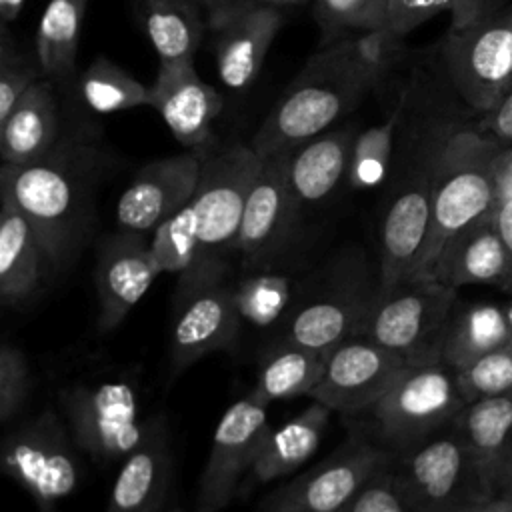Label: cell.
<instances>
[{
	"label": "cell",
	"instance_id": "cell-1",
	"mask_svg": "<svg viewBox=\"0 0 512 512\" xmlns=\"http://www.w3.org/2000/svg\"><path fill=\"white\" fill-rule=\"evenodd\" d=\"M400 48L382 30L322 46L262 120L250 142L254 152L266 158L326 132L356 110Z\"/></svg>",
	"mask_w": 512,
	"mask_h": 512
},
{
	"label": "cell",
	"instance_id": "cell-2",
	"mask_svg": "<svg viewBox=\"0 0 512 512\" xmlns=\"http://www.w3.org/2000/svg\"><path fill=\"white\" fill-rule=\"evenodd\" d=\"M108 160L96 142L66 136L34 162L2 164L0 192L30 220L56 270L70 264L88 234L96 186Z\"/></svg>",
	"mask_w": 512,
	"mask_h": 512
},
{
	"label": "cell",
	"instance_id": "cell-3",
	"mask_svg": "<svg viewBox=\"0 0 512 512\" xmlns=\"http://www.w3.org/2000/svg\"><path fill=\"white\" fill-rule=\"evenodd\" d=\"M262 158L246 144L202 150V172L192 200L186 204L198 232V264L194 272L178 282L176 296L200 290L224 280L226 262L236 252L240 222L250 186L260 170Z\"/></svg>",
	"mask_w": 512,
	"mask_h": 512
},
{
	"label": "cell",
	"instance_id": "cell-4",
	"mask_svg": "<svg viewBox=\"0 0 512 512\" xmlns=\"http://www.w3.org/2000/svg\"><path fill=\"white\" fill-rule=\"evenodd\" d=\"M500 148L476 126L456 128L448 136L434 170L430 228L414 278H430L446 244L494 210V156Z\"/></svg>",
	"mask_w": 512,
	"mask_h": 512
},
{
	"label": "cell",
	"instance_id": "cell-5",
	"mask_svg": "<svg viewBox=\"0 0 512 512\" xmlns=\"http://www.w3.org/2000/svg\"><path fill=\"white\" fill-rule=\"evenodd\" d=\"M456 372L442 364H410L388 392L360 418L366 438L400 454L448 428L464 410Z\"/></svg>",
	"mask_w": 512,
	"mask_h": 512
},
{
	"label": "cell",
	"instance_id": "cell-6",
	"mask_svg": "<svg viewBox=\"0 0 512 512\" xmlns=\"http://www.w3.org/2000/svg\"><path fill=\"white\" fill-rule=\"evenodd\" d=\"M394 470L414 512H464L494 496L476 456L454 424L396 454Z\"/></svg>",
	"mask_w": 512,
	"mask_h": 512
},
{
	"label": "cell",
	"instance_id": "cell-7",
	"mask_svg": "<svg viewBox=\"0 0 512 512\" xmlns=\"http://www.w3.org/2000/svg\"><path fill=\"white\" fill-rule=\"evenodd\" d=\"M458 300V290L434 278L406 280L378 292L358 336L374 340L410 364L440 362L442 338Z\"/></svg>",
	"mask_w": 512,
	"mask_h": 512
},
{
	"label": "cell",
	"instance_id": "cell-8",
	"mask_svg": "<svg viewBox=\"0 0 512 512\" xmlns=\"http://www.w3.org/2000/svg\"><path fill=\"white\" fill-rule=\"evenodd\" d=\"M378 292L380 282L370 278L364 256H346L314 294L284 316L276 342L330 352L362 332Z\"/></svg>",
	"mask_w": 512,
	"mask_h": 512
},
{
	"label": "cell",
	"instance_id": "cell-9",
	"mask_svg": "<svg viewBox=\"0 0 512 512\" xmlns=\"http://www.w3.org/2000/svg\"><path fill=\"white\" fill-rule=\"evenodd\" d=\"M70 428L56 408H44L14 428L2 446V470L24 488L38 512H56L80 482V460Z\"/></svg>",
	"mask_w": 512,
	"mask_h": 512
},
{
	"label": "cell",
	"instance_id": "cell-10",
	"mask_svg": "<svg viewBox=\"0 0 512 512\" xmlns=\"http://www.w3.org/2000/svg\"><path fill=\"white\" fill-rule=\"evenodd\" d=\"M140 408L136 388L124 380L74 382L58 392L74 442L100 464L122 462L142 442L150 418Z\"/></svg>",
	"mask_w": 512,
	"mask_h": 512
},
{
	"label": "cell",
	"instance_id": "cell-11",
	"mask_svg": "<svg viewBox=\"0 0 512 512\" xmlns=\"http://www.w3.org/2000/svg\"><path fill=\"white\" fill-rule=\"evenodd\" d=\"M442 60L460 100L478 116L492 110L512 86V4L448 30Z\"/></svg>",
	"mask_w": 512,
	"mask_h": 512
},
{
	"label": "cell",
	"instance_id": "cell-12",
	"mask_svg": "<svg viewBox=\"0 0 512 512\" xmlns=\"http://www.w3.org/2000/svg\"><path fill=\"white\" fill-rule=\"evenodd\" d=\"M454 130L456 128H444L434 138L422 162L392 196L382 214L378 232L380 292H386L416 276L430 228V202L436 162L448 136Z\"/></svg>",
	"mask_w": 512,
	"mask_h": 512
},
{
	"label": "cell",
	"instance_id": "cell-13",
	"mask_svg": "<svg viewBox=\"0 0 512 512\" xmlns=\"http://www.w3.org/2000/svg\"><path fill=\"white\" fill-rule=\"evenodd\" d=\"M394 456L356 432L320 464L270 494L262 512H342L362 484Z\"/></svg>",
	"mask_w": 512,
	"mask_h": 512
},
{
	"label": "cell",
	"instance_id": "cell-14",
	"mask_svg": "<svg viewBox=\"0 0 512 512\" xmlns=\"http://www.w3.org/2000/svg\"><path fill=\"white\" fill-rule=\"evenodd\" d=\"M270 426L268 404L252 392L226 408L212 436L194 512H220L232 502L242 478L250 474Z\"/></svg>",
	"mask_w": 512,
	"mask_h": 512
},
{
	"label": "cell",
	"instance_id": "cell-15",
	"mask_svg": "<svg viewBox=\"0 0 512 512\" xmlns=\"http://www.w3.org/2000/svg\"><path fill=\"white\" fill-rule=\"evenodd\" d=\"M410 366L400 354L354 336L328 352L322 380L310 394L344 416H364Z\"/></svg>",
	"mask_w": 512,
	"mask_h": 512
},
{
	"label": "cell",
	"instance_id": "cell-16",
	"mask_svg": "<svg viewBox=\"0 0 512 512\" xmlns=\"http://www.w3.org/2000/svg\"><path fill=\"white\" fill-rule=\"evenodd\" d=\"M288 156L290 150L262 158L250 186L236 244L246 266H266L274 260L302 216L288 180Z\"/></svg>",
	"mask_w": 512,
	"mask_h": 512
},
{
	"label": "cell",
	"instance_id": "cell-17",
	"mask_svg": "<svg viewBox=\"0 0 512 512\" xmlns=\"http://www.w3.org/2000/svg\"><path fill=\"white\" fill-rule=\"evenodd\" d=\"M200 172L202 150H188L144 164L118 198V228L150 236L192 200Z\"/></svg>",
	"mask_w": 512,
	"mask_h": 512
},
{
	"label": "cell",
	"instance_id": "cell-18",
	"mask_svg": "<svg viewBox=\"0 0 512 512\" xmlns=\"http://www.w3.org/2000/svg\"><path fill=\"white\" fill-rule=\"evenodd\" d=\"M158 274H162V268L152 252L150 236L118 230L104 238L94 266L98 330H116Z\"/></svg>",
	"mask_w": 512,
	"mask_h": 512
},
{
	"label": "cell",
	"instance_id": "cell-19",
	"mask_svg": "<svg viewBox=\"0 0 512 512\" xmlns=\"http://www.w3.org/2000/svg\"><path fill=\"white\" fill-rule=\"evenodd\" d=\"M282 24L284 14L270 4L210 10V26L216 32V68L228 90L244 92L252 86Z\"/></svg>",
	"mask_w": 512,
	"mask_h": 512
},
{
	"label": "cell",
	"instance_id": "cell-20",
	"mask_svg": "<svg viewBox=\"0 0 512 512\" xmlns=\"http://www.w3.org/2000/svg\"><path fill=\"white\" fill-rule=\"evenodd\" d=\"M150 94V106L182 146L188 150L214 146L212 124L222 112L224 100L216 88L198 76L194 62L160 66Z\"/></svg>",
	"mask_w": 512,
	"mask_h": 512
},
{
	"label": "cell",
	"instance_id": "cell-21",
	"mask_svg": "<svg viewBox=\"0 0 512 512\" xmlns=\"http://www.w3.org/2000/svg\"><path fill=\"white\" fill-rule=\"evenodd\" d=\"M178 304L180 310L170 336V364L174 372L236 342L242 320L234 306L232 286L224 284V280L194 290L178 300Z\"/></svg>",
	"mask_w": 512,
	"mask_h": 512
},
{
	"label": "cell",
	"instance_id": "cell-22",
	"mask_svg": "<svg viewBox=\"0 0 512 512\" xmlns=\"http://www.w3.org/2000/svg\"><path fill=\"white\" fill-rule=\"evenodd\" d=\"M430 278L454 290L462 286H494L506 296L512 294V258L492 212L472 222L446 244Z\"/></svg>",
	"mask_w": 512,
	"mask_h": 512
},
{
	"label": "cell",
	"instance_id": "cell-23",
	"mask_svg": "<svg viewBox=\"0 0 512 512\" xmlns=\"http://www.w3.org/2000/svg\"><path fill=\"white\" fill-rule=\"evenodd\" d=\"M172 476L164 416H152L142 442L120 462L104 512H164Z\"/></svg>",
	"mask_w": 512,
	"mask_h": 512
},
{
	"label": "cell",
	"instance_id": "cell-24",
	"mask_svg": "<svg viewBox=\"0 0 512 512\" xmlns=\"http://www.w3.org/2000/svg\"><path fill=\"white\" fill-rule=\"evenodd\" d=\"M0 200V300L6 308H18L40 290L56 266L16 202L4 192Z\"/></svg>",
	"mask_w": 512,
	"mask_h": 512
},
{
	"label": "cell",
	"instance_id": "cell-25",
	"mask_svg": "<svg viewBox=\"0 0 512 512\" xmlns=\"http://www.w3.org/2000/svg\"><path fill=\"white\" fill-rule=\"evenodd\" d=\"M354 138V126H340L290 150L288 180L302 212L326 202L346 180Z\"/></svg>",
	"mask_w": 512,
	"mask_h": 512
},
{
	"label": "cell",
	"instance_id": "cell-26",
	"mask_svg": "<svg viewBox=\"0 0 512 512\" xmlns=\"http://www.w3.org/2000/svg\"><path fill=\"white\" fill-rule=\"evenodd\" d=\"M56 84L42 76L0 120V152L4 164L22 166L42 158L60 140Z\"/></svg>",
	"mask_w": 512,
	"mask_h": 512
},
{
	"label": "cell",
	"instance_id": "cell-27",
	"mask_svg": "<svg viewBox=\"0 0 512 512\" xmlns=\"http://www.w3.org/2000/svg\"><path fill=\"white\" fill-rule=\"evenodd\" d=\"M332 414L326 404L312 400L290 420L270 426L248 474L250 482L268 484L304 466L320 448Z\"/></svg>",
	"mask_w": 512,
	"mask_h": 512
},
{
	"label": "cell",
	"instance_id": "cell-28",
	"mask_svg": "<svg viewBox=\"0 0 512 512\" xmlns=\"http://www.w3.org/2000/svg\"><path fill=\"white\" fill-rule=\"evenodd\" d=\"M512 338L504 302L476 300L456 304L440 346V362L454 372L474 364Z\"/></svg>",
	"mask_w": 512,
	"mask_h": 512
},
{
	"label": "cell",
	"instance_id": "cell-29",
	"mask_svg": "<svg viewBox=\"0 0 512 512\" xmlns=\"http://www.w3.org/2000/svg\"><path fill=\"white\" fill-rule=\"evenodd\" d=\"M88 0H50L36 32V58L46 78L68 96L76 90V56Z\"/></svg>",
	"mask_w": 512,
	"mask_h": 512
},
{
	"label": "cell",
	"instance_id": "cell-30",
	"mask_svg": "<svg viewBox=\"0 0 512 512\" xmlns=\"http://www.w3.org/2000/svg\"><path fill=\"white\" fill-rule=\"evenodd\" d=\"M144 32L160 66L194 62L204 34V20L194 0H138Z\"/></svg>",
	"mask_w": 512,
	"mask_h": 512
},
{
	"label": "cell",
	"instance_id": "cell-31",
	"mask_svg": "<svg viewBox=\"0 0 512 512\" xmlns=\"http://www.w3.org/2000/svg\"><path fill=\"white\" fill-rule=\"evenodd\" d=\"M328 352L274 342L260 362L252 394L264 404L310 396L322 380Z\"/></svg>",
	"mask_w": 512,
	"mask_h": 512
},
{
	"label": "cell",
	"instance_id": "cell-32",
	"mask_svg": "<svg viewBox=\"0 0 512 512\" xmlns=\"http://www.w3.org/2000/svg\"><path fill=\"white\" fill-rule=\"evenodd\" d=\"M452 424L470 446L492 486L494 470L512 446V392L468 402Z\"/></svg>",
	"mask_w": 512,
	"mask_h": 512
},
{
	"label": "cell",
	"instance_id": "cell-33",
	"mask_svg": "<svg viewBox=\"0 0 512 512\" xmlns=\"http://www.w3.org/2000/svg\"><path fill=\"white\" fill-rule=\"evenodd\" d=\"M78 98L96 114H112L150 106V86L122 70L106 56H98L76 82Z\"/></svg>",
	"mask_w": 512,
	"mask_h": 512
},
{
	"label": "cell",
	"instance_id": "cell-34",
	"mask_svg": "<svg viewBox=\"0 0 512 512\" xmlns=\"http://www.w3.org/2000/svg\"><path fill=\"white\" fill-rule=\"evenodd\" d=\"M406 102H408V94L404 92L398 106L392 110V114L384 122L356 134L352 152H350L348 172H346V184L352 190L376 188L386 180L390 160H392L394 134L400 128Z\"/></svg>",
	"mask_w": 512,
	"mask_h": 512
},
{
	"label": "cell",
	"instance_id": "cell-35",
	"mask_svg": "<svg viewBox=\"0 0 512 512\" xmlns=\"http://www.w3.org/2000/svg\"><path fill=\"white\" fill-rule=\"evenodd\" d=\"M232 298L242 322L268 328L288 314L294 282L286 274L256 272L232 286Z\"/></svg>",
	"mask_w": 512,
	"mask_h": 512
},
{
	"label": "cell",
	"instance_id": "cell-36",
	"mask_svg": "<svg viewBox=\"0 0 512 512\" xmlns=\"http://www.w3.org/2000/svg\"><path fill=\"white\" fill-rule=\"evenodd\" d=\"M152 252L166 274H176L178 282H184L198 264L200 244L198 232L188 206L164 220L150 234Z\"/></svg>",
	"mask_w": 512,
	"mask_h": 512
},
{
	"label": "cell",
	"instance_id": "cell-37",
	"mask_svg": "<svg viewBox=\"0 0 512 512\" xmlns=\"http://www.w3.org/2000/svg\"><path fill=\"white\" fill-rule=\"evenodd\" d=\"M390 0H314V18L322 30V44L348 38L350 32L384 28Z\"/></svg>",
	"mask_w": 512,
	"mask_h": 512
},
{
	"label": "cell",
	"instance_id": "cell-38",
	"mask_svg": "<svg viewBox=\"0 0 512 512\" xmlns=\"http://www.w3.org/2000/svg\"><path fill=\"white\" fill-rule=\"evenodd\" d=\"M466 402L512 392V338L474 364L456 372Z\"/></svg>",
	"mask_w": 512,
	"mask_h": 512
},
{
	"label": "cell",
	"instance_id": "cell-39",
	"mask_svg": "<svg viewBox=\"0 0 512 512\" xmlns=\"http://www.w3.org/2000/svg\"><path fill=\"white\" fill-rule=\"evenodd\" d=\"M44 76L40 64H32L22 56L10 36L6 24H2L0 42V120L8 116L14 104L24 96V92Z\"/></svg>",
	"mask_w": 512,
	"mask_h": 512
},
{
	"label": "cell",
	"instance_id": "cell-40",
	"mask_svg": "<svg viewBox=\"0 0 512 512\" xmlns=\"http://www.w3.org/2000/svg\"><path fill=\"white\" fill-rule=\"evenodd\" d=\"M394 458L362 484L342 512H414L400 488Z\"/></svg>",
	"mask_w": 512,
	"mask_h": 512
},
{
	"label": "cell",
	"instance_id": "cell-41",
	"mask_svg": "<svg viewBox=\"0 0 512 512\" xmlns=\"http://www.w3.org/2000/svg\"><path fill=\"white\" fill-rule=\"evenodd\" d=\"M30 392V366L24 352L12 342L0 348V422L10 424L18 416Z\"/></svg>",
	"mask_w": 512,
	"mask_h": 512
},
{
	"label": "cell",
	"instance_id": "cell-42",
	"mask_svg": "<svg viewBox=\"0 0 512 512\" xmlns=\"http://www.w3.org/2000/svg\"><path fill=\"white\" fill-rule=\"evenodd\" d=\"M454 0H390L382 32L402 42L412 30L432 20L444 10L452 12Z\"/></svg>",
	"mask_w": 512,
	"mask_h": 512
},
{
	"label": "cell",
	"instance_id": "cell-43",
	"mask_svg": "<svg viewBox=\"0 0 512 512\" xmlns=\"http://www.w3.org/2000/svg\"><path fill=\"white\" fill-rule=\"evenodd\" d=\"M474 126L500 146H512V86L492 110L478 116Z\"/></svg>",
	"mask_w": 512,
	"mask_h": 512
},
{
	"label": "cell",
	"instance_id": "cell-44",
	"mask_svg": "<svg viewBox=\"0 0 512 512\" xmlns=\"http://www.w3.org/2000/svg\"><path fill=\"white\" fill-rule=\"evenodd\" d=\"M506 0H454L452 6V22L448 30H460L466 28L484 16L504 8Z\"/></svg>",
	"mask_w": 512,
	"mask_h": 512
},
{
	"label": "cell",
	"instance_id": "cell-45",
	"mask_svg": "<svg viewBox=\"0 0 512 512\" xmlns=\"http://www.w3.org/2000/svg\"><path fill=\"white\" fill-rule=\"evenodd\" d=\"M494 190L496 202L512 196V146H502L494 156Z\"/></svg>",
	"mask_w": 512,
	"mask_h": 512
},
{
	"label": "cell",
	"instance_id": "cell-46",
	"mask_svg": "<svg viewBox=\"0 0 512 512\" xmlns=\"http://www.w3.org/2000/svg\"><path fill=\"white\" fill-rule=\"evenodd\" d=\"M492 488H494V496L512 498V446L504 452V456L500 458L494 470Z\"/></svg>",
	"mask_w": 512,
	"mask_h": 512
},
{
	"label": "cell",
	"instance_id": "cell-47",
	"mask_svg": "<svg viewBox=\"0 0 512 512\" xmlns=\"http://www.w3.org/2000/svg\"><path fill=\"white\" fill-rule=\"evenodd\" d=\"M494 220H496V226H498V232L510 252V258H512V196L510 198H504V200H498L494 204Z\"/></svg>",
	"mask_w": 512,
	"mask_h": 512
},
{
	"label": "cell",
	"instance_id": "cell-48",
	"mask_svg": "<svg viewBox=\"0 0 512 512\" xmlns=\"http://www.w3.org/2000/svg\"><path fill=\"white\" fill-rule=\"evenodd\" d=\"M464 512H512V498L508 496H490L482 502H476Z\"/></svg>",
	"mask_w": 512,
	"mask_h": 512
},
{
	"label": "cell",
	"instance_id": "cell-49",
	"mask_svg": "<svg viewBox=\"0 0 512 512\" xmlns=\"http://www.w3.org/2000/svg\"><path fill=\"white\" fill-rule=\"evenodd\" d=\"M24 6V0H0V16L2 24H10L20 16V10Z\"/></svg>",
	"mask_w": 512,
	"mask_h": 512
},
{
	"label": "cell",
	"instance_id": "cell-50",
	"mask_svg": "<svg viewBox=\"0 0 512 512\" xmlns=\"http://www.w3.org/2000/svg\"><path fill=\"white\" fill-rule=\"evenodd\" d=\"M306 2H314V0H266V4L270 6H296V4H306Z\"/></svg>",
	"mask_w": 512,
	"mask_h": 512
},
{
	"label": "cell",
	"instance_id": "cell-51",
	"mask_svg": "<svg viewBox=\"0 0 512 512\" xmlns=\"http://www.w3.org/2000/svg\"><path fill=\"white\" fill-rule=\"evenodd\" d=\"M238 4H266V0H224L220 6H238Z\"/></svg>",
	"mask_w": 512,
	"mask_h": 512
},
{
	"label": "cell",
	"instance_id": "cell-52",
	"mask_svg": "<svg viewBox=\"0 0 512 512\" xmlns=\"http://www.w3.org/2000/svg\"><path fill=\"white\" fill-rule=\"evenodd\" d=\"M502 302H504V308H506V316H508V320H510V326H512V294L506 296Z\"/></svg>",
	"mask_w": 512,
	"mask_h": 512
},
{
	"label": "cell",
	"instance_id": "cell-53",
	"mask_svg": "<svg viewBox=\"0 0 512 512\" xmlns=\"http://www.w3.org/2000/svg\"><path fill=\"white\" fill-rule=\"evenodd\" d=\"M202 2H204V4H206L210 10H214V8H218V6H220L224 0H202Z\"/></svg>",
	"mask_w": 512,
	"mask_h": 512
},
{
	"label": "cell",
	"instance_id": "cell-54",
	"mask_svg": "<svg viewBox=\"0 0 512 512\" xmlns=\"http://www.w3.org/2000/svg\"><path fill=\"white\" fill-rule=\"evenodd\" d=\"M164 512H184L180 506H166Z\"/></svg>",
	"mask_w": 512,
	"mask_h": 512
}]
</instances>
